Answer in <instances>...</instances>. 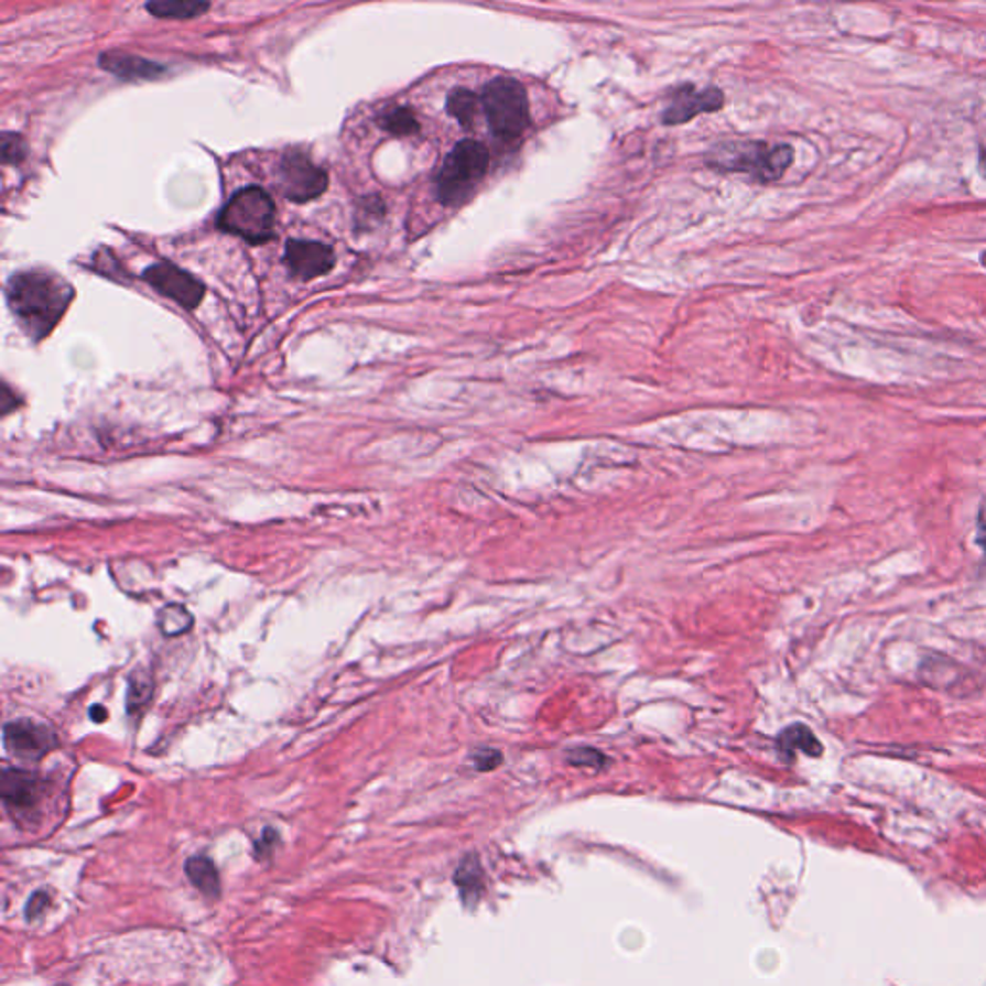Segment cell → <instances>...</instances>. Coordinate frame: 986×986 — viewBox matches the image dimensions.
Masks as SVG:
<instances>
[{
    "label": "cell",
    "instance_id": "6da1fadb",
    "mask_svg": "<svg viewBox=\"0 0 986 986\" xmlns=\"http://www.w3.org/2000/svg\"><path fill=\"white\" fill-rule=\"evenodd\" d=\"M74 295L66 280L45 270L18 272L7 285L8 305L33 342L45 339L56 328Z\"/></svg>",
    "mask_w": 986,
    "mask_h": 986
},
{
    "label": "cell",
    "instance_id": "7a4b0ae2",
    "mask_svg": "<svg viewBox=\"0 0 986 986\" xmlns=\"http://www.w3.org/2000/svg\"><path fill=\"white\" fill-rule=\"evenodd\" d=\"M275 205L262 187L251 185L231 195L218 215V228L252 246L274 238Z\"/></svg>",
    "mask_w": 986,
    "mask_h": 986
},
{
    "label": "cell",
    "instance_id": "3957f363",
    "mask_svg": "<svg viewBox=\"0 0 986 986\" xmlns=\"http://www.w3.org/2000/svg\"><path fill=\"white\" fill-rule=\"evenodd\" d=\"M490 164L488 149L475 139H463L447 154L437 174V197L445 205H455L467 197Z\"/></svg>",
    "mask_w": 986,
    "mask_h": 986
},
{
    "label": "cell",
    "instance_id": "277c9868",
    "mask_svg": "<svg viewBox=\"0 0 986 986\" xmlns=\"http://www.w3.org/2000/svg\"><path fill=\"white\" fill-rule=\"evenodd\" d=\"M483 105L491 131L505 141L520 138L530 123L527 91L511 77L491 79L484 89Z\"/></svg>",
    "mask_w": 986,
    "mask_h": 986
},
{
    "label": "cell",
    "instance_id": "5b68a950",
    "mask_svg": "<svg viewBox=\"0 0 986 986\" xmlns=\"http://www.w3.org/2000/svg\"><path fill=\"white\" fill-rule=\"evenodd\" d=\"M794 162V149L790 145H767V143H740L730 145L728 151L720 149L715 154V166L748 172L757 182H777Z\"/></svg>",
    "mask_w": 986,
    "mask_h": 986
},
{
    "label": "cell",
    "instance_id": "8992f818",
    "mask_svg": "<svg viewBox=\"0 0 986 986\" xmlns=\"http://www.w3.org/2000/svg\"><path fill=\"white\" fill-rule=\"evenodd\" d=\"M278 187L285 199L308 203L328 189V172L303 151H288L278 164Z\"/></svg>",
    "mask_w": 986,
    "mask_h": 986
},
{
    "label": "cell",
    "instance_id": "52a82bcc",
    "mask_svg": "<svg viewBox=\"0 0 986 986\" xmlns=\"http://www.w3.org/2000/svg\"><path fill=\"white\" fill-rule=\"evenodd\" d=\"M143 280L161 295L176 301L177 305L187 311L197 308L205 297V285L172 262H159L147 268Z\"/></svg>",
    "mask_w": 986,
    "mask_h": 986
},
{
    "label": "cell",
    "instance_id": "ba28073f",
    "mask_svg": "<svg viewBox=\"0 0 986 986\" xmlns=\"http://www.w3.org/2000/svg\"><path fill=\"white\" fill-rule=\"evenodd\" d=\"M285 267L291 274L299 280H314L328 274L336 264V254L324 243L318 241H303V239H290L285 243L283 252Z\"/></svg>",
    "mask_w": 986,
    "mask_h": 986
},
{
    "label": "cell",
    "instance_id": "9c48e42d",
    "mask_svg": "<svg viewBox=\"0 0 986 986\" xmlns=\"http://www.w3.org/2000/svg\"><path fill=\"white\" fill-rule=\"evenodd\" d=\"M41 794H43V784L35 774L15 771V769L4 771L2 800L14 817H31V813L39 808Z\"/></svg>",
    "mask_w": 986,
    "mask_h": 986
},
{
    "label": "cell",
    "instance_id": "30bf717a",
    "mask_svg": "<svg viewBox=\"0 0 986 986\" xmlns=\"http://www.w3.org/2000/svg\"><path fill=\"white\" fill-rule=\"evenodd\" d=\"M723 93L715 87L697 91L692 85L682 87L679 91L673 93V102L667 107L663 115V122L669 126H679L682 122H689L700 112H715L723 107Z\"/></svg>",
    "mask_w": 986,
    "mask_h": 986
},
{
    "label": "cell",
    "instance_id": "8fae6325",
    "mask_svg": "<svg viewBox=\"0 0 986 986\" xmlns=\"http://www.w3.org/2000/svg\"><path fill=\"white\" fill-rule=\"evenodd\" d=\"M8 751L22 759H39L54 746V736L46 727L31 720H15L4 727Z\"/></svg>",
    "mask_w": 986,
    "mask_h": 986
},
{
    "label": "cell",
    "instance_id": "7c38bea8",
    "mask_svg": "<svg viewBox=\"0 0 986 986\" xmlns=\"http://www.w3.org/2000/svg\"><path fill=\"white\" fill-rule=\"evenodd\" d=\"M99 64L100 68L107 69L126 82H139V79L151 82V79H159L162 74H166V68L161 64L147 61L136 54L120 53V51L100 54Z\"/></svg>",
    "mask_w": 986,
    "mask_h": 986
},
{
    "label": "cell",
    "instance_id": "4fadbf2b",
    "mask_svg": "<svg viewBox=\"0 0 986 986\" xmlns=\"http://www.w3.org/2000/svg\"><path fill=\"white\" fill-rule=\"evenodd\" d=\"M777 746H779L780 754L788 759H792L795 751H802L810 757L823 756V744L817 736L813 735V730L802 723H795V725L784 728L780 733Z\"/></svg>",
    "mask_w": 986,
    "mask_h": 986
},
{
    "label": "cell",
    "instance_id": "5bb4252c",
    "mask_svg": "<svg viewBox=\"0 0 986 986\" xmlns=\"http://www.w3.org/2000/svg\"><path fill=\"white\" fill-rule=\"evenodd\" d=\"M455 885L459 888L461 898L467 908H475L483 896V867L478 857L468 856L461 862L459 869L455 873Z\"/></svg>",
    "mask_w": 986,
    "mask_h": 986
},
{
    "label": "cell",
    "instance_id": "9a60e30c",
    "mask_svg": "<svg viewBox=\"0 0 986 986\" xmlns=\"http://www.w3.org/2000/svg\"><path fill=\"white\" fill-rule=\"evenodd\" d=\"M185 873L195 887L199 888L203 895L218 896L220 892V879L216 871L215 864L208 857H192L185 864Z\"/></svg>",
    "mask_w": 986,
    "mask_h": 986
},
{
    "label": "cell",
    "instance_id": "2e32d148",
    "mask_svg": "<svg viewBox=\"0 0 986 986\" xmlns=\"http://www.w3.org/2000/svg\"><path fill=\"white\" fill-rule=\"evenodd\" d=\"M147 10L156 18H170V20H189L205 14L210 4L207 2H193V0H164V2H149Z\"/></svg>",
    "mask_w": 986,
    "mask_h": 986
},
{
    "label": "cell",
    "instance_id": "e0dca14e",
    "mask_svg": "<svg viewBox=\"0 0 986 986\" xmlns=\"http://www.w3.org/2000/svg\"><path fill=\"white\" fill-rule=\"evenodd\" d=\"M445 108L463 128H470L475 123L476 112H478V97L475 93L459 87V89H453L449 93Z\"/></svg>",
    "mask_w": 986,
    "mask_h": 986
},
{
    "label": "cell",
    "instance_id": "ac0fdd59",
    "mask_svg": "<svg viewBox=\"0 0 986 986\" xmlns=\"http://www.w3.org/2000/svg\"><path fill=\"white\" fill-rule=\"evenodd\" d=\"M378 122H380L382 130L388 131L391 136H399V138L413 136V133H419V130H421L413 110L407 107L390 108L388 112H383L380 116Z\"/></svg>",
    "mask_w": 986,
    "mask_h": 986
},
{
    "label": "cell",
    "instance_id": "d6986e66",
    "mask_svg": "<svg viewBox=\"0 0 986 986\" xmlns=\"http://www.w3.org/2000/svg\"><path fill=\"white\" fill-rule=\"evenodd\" d=\"M162 632L169 636L184 635L192 627V615L182 605H169L159 615Z\"/></svg>",
    "mask_w": 986,
    "mask_h": 986
},
{
    "label": "cell",
    "instance_id": "ffe728a7",
    "mask_svg": "<svg viewBox=\"0 0 986 986\" xmlns=\"http://www.w3.org/2000/svg\"><path fill=\"white\" fill-rule=\"evenodd\" d=\"M28 154V145L18 133H4L2 136V164H20Z\"/></svg>",
    "mask_w": 986,
    "mask_h": 986
},
{
    "label": "cell",
    "instance_id": "44dd1931",
    "mask_svg": "<svg viewBox=\"0 0 986 986\" xmlns=\"http://www.w3.org/2000/svg\"><path fill=\"white\" fill-rule=\"evenodd\" d=\"M151 692H153L151 679L143 673H139V671L133 673L130 681V696H128L130 712H133V707L145 705L149 702V697H151Z\"/></svg>",
    "mask_w": 986,
    "mask_h": 986
},
{
    "label": "cell",
    "instance_id": "7402d4cb",
    "mask_svg": "<svg viewBox=\"0 0 986 986\" xmlns=\"http://www.w3.org/2000/svg\"><path fill=\"white\" fill-rule=\"evenodd\" d=\"M566 761L574 767H592L599 769L605 765V756L594 748H574L566 754Z\"/></svg>",
    "mask_w": 986,
    "mask_h": 986
},
{
    "label": "cell",
    "instance_id": "603a6c76",
    "mask_svg": "<svg viewBox=\"0 0 986 986\" xmlns=\"http://www.w3.org/2000/svg\"><path fill=\"white\" fill-rule=\"evenodd\" d=\"M503 761V754L497 749L483 748L473 754V763L478 771H494Z\"/></svg>",
    "mask_w": 986,
    "mask_h": 986
},
{
    "label": "cell",
    "instance_id": "cb8c5ba5",
    "mask_svg": "<svg viewBox=\"0 0 986 986\" xmlns=\"http://www.w3.org/2000/svg\"><path fill=\"white\" fill-rule=\"evenodd\" d=\"M977 543L986 555V501L980 503L979 514H977Z\"/></svg>",
    "mask_w": 986,
    "mask_h": 986
},
{
    "label": "cell",
    "instance_id": "d4e9b609",
    "mask_svg": "<svg viewBox=\"0 0 986 986\" xmlns=\"http://www.w3.org/2000/svg\"><path fill=\"white\" fill-rule=\"evenodd\" d=\"M46 898L43 896V892H39V895L33 896V900L28 903V919H33L37 913H41V908L45 906Z\"/></svg>",
    "mask_w": 986,
    "mask_h": 986
},
{
    "label": "cell",
    "instance_id": "484cf974",
    "mask_svg": "<svg viewBox=\"0 0 986 986\" xmlns=\"http://www.w3.org/2000/svg\"><path fill=\"white\" fill-rule=\"evenodd\" d=\"M12 399L14 398H12V393H10V388L4 383V386H2V413L7 414L12 407H15Z\"/></svg>",
    "mask_w": 986,
    "mask_h": 986
},
{
    "label": "cell",
    "instance_id": "4316f807",
    "mask_svg": "<svg viewBox=\"0 0 986 986\" xmlns=\"http://www.w3.org/2000/svg\"><path fill=\"white\" fill-rule=\"evenodd\" d=\"M979 169H980V174H983V176L986 177V149H985V151H983V153H980Z\"/></svg>",
    "mask_w": 986,
    "mask_h": 986
}]
</instances>
